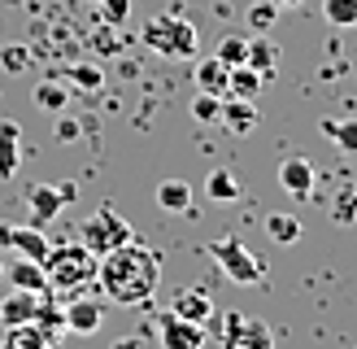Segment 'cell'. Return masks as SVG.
<instances>
[{
    "label": "cell",
    "mask_w": 357,
    "mask_h": 349,
    "mask_svg": "<svg viewBox=\"0 0 357 349\" xmlns=\"http://www.w3.org/2000/svg\"><path fill=\"white\" fill-rule=\"evenodd\" d=\"M5 349H52V341H48L35 323H17V327H9Z\"/></svg>",
    "instance_id": "24"
},
{
    "label": "cell",
    "mask_w": 357,
    "mask_h": 349,
    "mask_svg": "<svg viewBox=\"0 0 357 349\" xmlns=\"http://www.w3.org/2000/svg\"><path fill=\"white\" fill-rule=\"evenodd\" d=\"M170 314H178V319H188V323H209V314H213V302H209V292L205 288H188V292H178L174 302H170Z\"/></svg>",
    "instance_id": "13"
},
{
    "label": "cell",
    "mask_w": 357,
    "mask_h": 349,
    "mask_svg": "<svg viewBox=\"0 0 357 349\" xmlns=\"http://www.w3.org/2000/svg\"><path fill=\"white\" fill-rule=\"evenodd\" d=\"M52 135H57L61 144H75V140L83 135V122H79V118H66V114H57V127H52Z\"/></svg>",
    "instance_id": "34"
},
{
    "label": "cell",
    "mask_w": 357,
    "mask_h": 349,
    "mask_svg": "<svg viewBox=\"0 0 357 349\" xmlns=\"http://www.w3.org/2000/svg\"><path fill=\"white\" fill-rule=\"evenodd\" d=\"M96 267H100V258L87 244H52L44 258L48 292L52 297H79L87 284H96Z\"/></svg>",
    "instance_id": "2"
},
{
    "label": "cell",
    "mask_w": 357,
    "mask_h": 349,
    "mask_svg": "<svg viewBox=\"0 0 357 349\" xmlns=\"http://www.w3.org/2000/svg\"><path fill=\"white\" fill-rule=\"evenodd\" d=\"M157 209H166V214H192V188L183 179H162L157 184Z\"/></svg>",
    "instance_id": "17"
},
{
    "label": "cell",
    "mask_w": 357,
    "mask_h": 349,
    "mask_svg": "<svg viewBox=\"0 0 357 349\" xmlns=\"http://www.w3.org/2000/svg\"><path fill=\"white\" fill-rule=\"evenodd\" d=\"M205 192H209V201H240V179L231 170H209Z\"/></svg>",
    "instance_id": "23"
},
{
    "label": "cell",
    "mask_w": 357,
    "mask_h": 349,
    "mask_svg": "<svg viewBox=\"0 0 357 349\" xmlns=\"http://www.w3.org/2000/svg\"><path fill=\"white\" fill-rule=\"evenodd\" d=\"M331 223H335V227H353V223H357V197H353V192H340V197H335Z\"/></svg>",
    "instance_id": "30"
},
{
    "label": "cell",
    "mask_w": 357,
    "mask_h": 349,
    "mask_svg": "<svg viewBox=\"0 0 357 349\" xmlns=\"http://www.w3.org/2000/svg\"><path fill=\"white\" fill-rule=\"evenodd\" d=\"M100 5V22L105 27H122L131 17V0H96Z\"/></svg>",
    "instance_id": "31"
},
{
    "label": "cell",
    "mask_w": 357,
    "mask_h": 349,
    "mask_svg": "<svg viewBox=\"0 0 357 349\" xmlns=\"http://www.w3.org/2000/svg\"><path fill=\"white\" fill-rule=\"evenodd\" d=\"M40 302L44 292H26V288H13L5 302H0V323L5 327H17V323H35V314H40Z\"/></svg>",
    "instance_id": "11"
},
{
    "label": "cell",
    "mask_w": 357,
    "mask_h": 349,
    "mask_svg": "<svg viewBox=\"0 0 357 349\" xmlns=\"http://www.w3.org/2000/svg\"><path fill=\"white\" fill-rule=\"evenodd\" d=\"M79 240L92 249L96 258L100 253H109V249H118V244H127V240H135L131 236V227H127V218H118V209H109V205H100L92 218L83 223V232H79Z\"/></svg>",
    "instance_id": "6"
},
{
    "label": "cell",
    "mask_w": 357,
    "mask_h": 349,
    "mask_svg": "<svg viewBox=\"0 0 357 349\" xmlns=\"http://www.w3.org/2000/svg\"><path fill=\"white\" fill-rule=\"evenodd\" d=\"M218 118L227 122V131L244 135V131H253V127H257V105H253V101H240V96H222Z\"/></svg>",
    "instance_id": "15"
},
{
    "label": "cell",
    "mask_w": 357,
    "mask_h": 349,
    "mask_svg": "<svg viewBox=\"0 0 357 349\" xmlns=\"http://www.w3.org/2000/svg\"><path fill=\"white\" fill-rule=\"evenodd\" d=\"M261 75L253 66H231V75H227V96H240V101H257L261 92Z\"/></svg>",
    "instance_id": "19"
},
{
    "label": "cell",
    "mask_w": 357,
    "mask_h": 349,
    "mask_svg": "<svg viewBox=\"0 0 357 349\" xmlns=\"http://www.w3.org/2000/svg\"><path fill=\"white\" fill-rule=\"evenodd\" d=\"M0 66H5V70H9V75H22V70L31 66V52H26L22 44H9L5 52H0Z\"/></svg>",
    "instance_id": "32"
},
{
    "label": "cell",
    "mask_w": 357,
    "mask_h": 349,
    "mask_svg": "<svg viewBox=\"0 0 357 349\" xmlns=\"http://www.w3.org/2000/svg\"><path fill=\"white\" fill-rule=\"evenodd\" d=\"M323 17L331 27H357V0H323Z\"/></svg>",
    "instance_id": "27"
},
{
    "label": "cell",
    "mask_w": 357,
    "mask_h": 349,
    "mask_svg": "<svg viewBox=\"0 0 357 349\" xmlns=\"http://www.w3.org/2000/svg\"><path fill=\"white\" fill-rule=\"evenodd\" d=\"M275 5H279V9H296V5H301V0H275Z\"/></svg>",
    "instance_id": "36"
},
{
    "label": "cell",
    "mask_w": 357,
    "mask_h": 349,
    "mask_svg": "<svg viewBox=\"0 0 357 349\" xmlns=\"http://www.w3.org/2000/svg\"><path fill=\"white\" fill-rule=\"evenodd\" d=\"M105 323V306L92 302V297H70L66 306V332H75V336H92V332H100Z\"/></svg>",
    "instance_id": "8"
},
{
    "label": "cell",
    "mask_w": 357,
    "mask_h": 349,
    "mask_svg": "<svg viewBox=\"0 0 357 349\" xmlns=\"http://www.w3.org/2000/svg\"><path fill=\"white\" fill-rule=\"evenodd\" d=\"M0 349H5V345H0Z\"/></svg>",
    "instance_id": "37"
},
{
    "label": "cell",
    "mask_w": 357,
    "mask_h": 349,
    "mask_svg": "<svg viewBox=\"0 0 357 349\" xmlns=\"http://www.w3.org/2000/svg\"><path fill=\"white\" fill-rule=\"evenodd\" d=\"M26 205H31V223L44 227L66 209V197H61V188H52V184H31L26 188Z\"/></svg>",
    "instance_id": "10"
},
{
    "label": "cell",
    "mask_w": 357,
    "mask_h": 349,
    "mask_svg": "<svg viewBox=\"0 0 357 349\" xmlns=\"http://www.w3.org/2000/svg\"><path fill=\"white\" fill-rule=\"evenodd\" d=\"M157 336H162V349H205V341H209L201 323H188L170 310L157 319Z\"/></svg>",
    "instance_id": "7"
},
{
    "label": "cell",
    "mask_w": 357,
    "mask_h": 349,
    "mask_svg": "<svg viewBox=\"0 0 357 349\" xmlns=\"http://www.w3.org/2000/svg\"><path fill=\"white\" fill-rule=\"evenodd\" d=\"M227 70L231 66H244V57H248V40L244 35H222V44H218V52H213Z\"/></svg>",
    "instance_id": "29"
},
{
    "label": "cell",
    "mask_w": 357,
    "mask_h": 349,
    "mask_svg": "<svg viewBox=\"0 0 357 349\" xmlns=\"http://www.w3.org/2000/svg\"><path fill=\"white\" fill-rule=\"evenodd\" d=\"M9 284H13V288H26V292H48V275H44V262L17 258L13 267H9Z\"/></svg>",
    "instance_id": "18"
},
{
    "label": "cell",
    "mask_w": 357,
    "mask_h": 349,
    "mask_svg": "<svg viewBox=\"0 0 357 349\" xmlns=\"http://www.w3.org/2000/svg\"><path fill=\"white\" fill-rule=\"evenodd\" d=\"M96 284L118 306H144L157 292V284H162V253L149 249V244H135V240L118 244V249L100 253Z\"/></svg>",
    "instance_id": "1"
},
{
    "label": "cell",
    "mask_w": 357,
    "mask_h": 349,
    "mask_svg": "<svg viewBox=\"0 0 357 349\" xmlns=\"http://www.w3.org/2000/svg\"><path fill=\"white\" fill-rule=\"evenodd\" d=\"M227 75H231V70L218 57H205L201 66H196V87L209 92V96H227Z\"/></svg>",
    "instance_id": "20"
},
{
    "label": "cell",
    "mask_w": 357,
    "mask_h": 349,
    "mask_svg": "<svg viewBox=\"0 0 357 349\" xmlns=\"http://www.w3.org/2000/svg\"><path fill=\"white\" fill-rule=\"evenodd\" d=\"M279 188L288 192L292 201H305L314 192V162L310 157H288V162L279 166Z\"/></svg>",
    "instance_id": "9"
},
{
    "label": "cell",
    "mask_w": 357,
    "mask_h": 349,
    "mask_svg": "<svg viewBox=\"0 0 357 349\" xmlns=\"http://www.w3.org/2000/svg\"><path fill=\"white\" fill-rule=\"evenodd\" d=\"M244 17H248V27H253V35H266L275 27V17H279V5L275 0H257V5H248Z\"/></svg>",
    "instance_id": "28"
},
{
    "label": "cell",
    "mask_w": 357,
    "mask_h": 349,
    "mask_svg": "<svg viewBox=\"0 0 357 349\" xmlns=\"http://www.w3.org/2000/svg\"><path fill=\"white\" fill-rule=\"evenodd\" d=\"M244 66H253L261 79H275V75H279V48L266 40V35H253V40H248V57H244Z\"/></svg>",
    "instance_id": "16"
},
{
    "label": "cell",
    "mask_w": 357,
    "mask_h": 349,
    "mask_svg": "<svg viewBox=\"0 0 357 349\" xmlns=\"http://www.w3.org/2000/svg\"><path fill=\"white\" fill-rule=\"evenodd\" d=\"M114 349H139V341L135 336H122V341H114Z\"/></svg>",
    "instance_id": "35"
},
{
    "label": "cell",
    "mask_w": 357,
    "mask_h": 349,
    "mask_svg": "<svg viewBox=\"0 0 357 349\" xmlns=\"http://www.w3.org/2000/svg\"><path fill=\"white\" fill-rule=\"evenodd\" d=\"M139 40L153 52H162V57H196V48H201L196 27L178 13H153L149 22L139 27Z\"/></svg>",
    "instance_id": "4"
},
{
    "label": "cell",
    "mask_w": 357,
    "mask_h": 349,
    "mask_svg": "<svg viewBox=\"0 0 357 349\" xmlns=\"http://www.w3.org/2000/svg\"><path fill=\"white\" fill-rule=\"evenodd\" d=\"M31 101L40 105L44 114H66V105H70V92H66V83H57V75L52 79H44L40 87L31 92Z\"/></svg>",
    "instance_id": "21"
},
{
    "label": "cell",
    "mask_w": 357,
    "mask_h": 349,
    "mask_svg": "<svg viewBox=\"0 0 357 349\" xmlns=\"http://www.w3.org/2000/svg\"><path fill=\"white\" fill-rule=\"evenodd\" d=\"M209 258L218 262L222 275L231 279V284H240V288H244V284L253 288V284H261V279H266V262H261L257 253H248L236 236H218V240H209Z\"/></svg>",
    "instance_id": "5"
},
{
    "label": "cell",
    "mask_w": 357,
    "mask_h": 349,
    "mask_svg": "<svg viewBox=\"0 0 357 349\" xmlns=\"http://www.w3.org/2000/svg\"><path fill=\"white\" fill-rule=\"evenodd\" d=\"M22 162V127L13 118H0V179H13Z\"/></svg>",
    "instance_id": "12"
},
{
    "label": "cell",
    "mask_w": 357,
    "mask_h": 349,
    "mask_svg": "<svg viewBox=\"0 0 357 349\" xmlns=\"http://www.w3.org/2000/svg\"><path fill=\"white\" fill-rule=\"evenodd\" d=\"M205 336H213L222 349H275V336L261 319H248L240 310H213L205 323Z\"/></svg>",
    "instance_id": "3"
},
{
    "label": "cell",
    "mask_w": 357,
    "mask_h": 349,
    "mask_svg": "<svg viewBox=\"0 0 357 349\" xmlns=\"http://www.w3.org/2000/svg\"><path fill=\"white\" fill-rule=\"evenodd\" d=\"M323 135L340 153H357V118H323Z\"/></svg>",
    "instance_id": "22"
},
{
    "label": "cell",
    "mask_w": 357,
    "mask_h": 349,
    "mask_svg": "<svg viewBox=\"0 0 357 349\" xmlns=\"http://www.w3.org/2000/svg\"><path fill=\"white\" fill-rule=\"evenodd\" d=\"M9 249H17V258H31V262H44L48 258V249H52V244H48V236L40 232V227H13V232H9Z\"/></svg>",
    "instance_id": "14"
},
{
    "label": "cell",
    "mask_w": 357,
    "mask_h": 349,
    "mask_svg": "<svg viewBox=\"0 0 357 349\" xmlns=\"http://www.w3.org/2000/svg\"><path fill=\"white\" fill-rule=\"evenodd\" d=\"M66 79L75 87H83V92H100V87H105V70L96 61H79V66L66 70Z\"/></svg>",
    "instance_id": "26"
},
{
    "label": "cell",
    "mask_w": 357,
    "mask_h": 349,
    "mask_svg": "<svg viewBox=\"0 0 357 349\" xmlns=\"http://www.w3.org/2000/svg\"><path fill=\"white\" fill-rule=\"evenodd\" d=\"M218 110H222V96H209V92H196V101H192V114L201 118V122H213L218 118Z\"/></svg>",
    "instance_id": "33"
},
{
    "label": "cell",
    "mask_w": 357,
    "mask_h": 349,
    "mask_svg": "<svg viewBox=\"0 0 357 349\" xmlns=\"http://www.w3.org/2000/svg\"><path fill=\"white\" fill-rule=\"evenodd\" d=\"M266 236L275 244H296L301 240V218L296 214H271L266 218Z\"/></svg>",
    "instance_id": "25"
}]
</instances>
